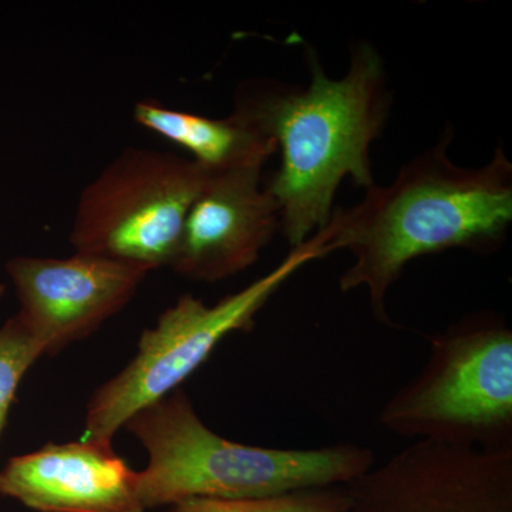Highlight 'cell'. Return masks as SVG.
Returning <instances> with one entry per match:
<instances>
[{
	"label": "cell",
	"instance_id": "cell-8",
	"mask_svg": "<svg viewBox=\"0 0 512 512\" xmlns=\"http://www.w3.org/2000/svg\"><path fill=\"white\" fill-rule=\"evenodd\" d=\"M19 318L45 355L86 339L136 295L150 272L106 256H15L6 264Z\"/></svg>",
	"mask_w": 512,
	"mask_h": 512
},
{
	"label": "cell",
	"instance_id": "cell-1",
	"mask_svg": "<svg viewBox=\"0 0 512 512\" xmlns=\"http://www.w3.org/2000/svg\"><path fill=\"white\" fill-rule=\"evenodd\" d=\"M453 128L400 168L389 185H373L349 208H335L325 228L330 254L349 251L342 292L365 289L373 316L394 326L387 295L404 269L421 256L450 249L491 255L512 225V163L503 150L481 167H461L448 156Z\"/></svg>",
	"mask_w": 512,
	"mask_h": 512
},
{
	"label": "cell",
	"instance_id": "cell-2",
	"mask_svg": "<svg viewBox=\"0 0 512 512\" xmlns=\"http://www.w3.org/2000/svg\"><path fill=\"white\" fill-rule=\"evenodd\" d=\"M309 83L254 80L239 87L234 116L274 141L281 164L266 190L279 207V231L291 248L328 225L340 184L376 185L370 150L392 111L386 63L372 43L352 50L348 73L332 79L309 53Z\"/></svg>",
	"mask_w": 512,
	"mask_h": 512
},
{
	"label": "cell",
	"instance_id": "cell-12",
	"mask_svg": "<svg viewBox=\"0 0 512 512\" xmlns=\"http://www.w3.org/2000/svg\"><path fill=\"white\" fill-rule=\"evenodd\" d=\"M348 504V488L343 485L242 500L191 498L168 505L164 512H342Z\"/></svg>",
	"mask_w": 512,
	"mask_h": 512
},
{
	"label": "cell",
	"instance_id": "cell-5",
	"mask_svg": "<svg viewBox=\"0 0 512 512\" xmlns=\"http://www.w3.org/2000/svg\"><path fill=\"white\" fill-rule=\"evenodd\" d=\"M329 255L325 234L319 231L291 248L268 274L212 305L180 296L153 328L144 330L131 362L93 394L86 437L111 443L131 416L177 390L228 335L254 328L258 313L296 272Z\"/></svg>",
	"mask_w": 512,
	"mask_h": 512
},
{
	"label": "cell",
	"instance_id": "cell-13",
	"mask_svg": "<svg viewBox=\"0 0 512 512\" xmlns=\"http://www.w3.org/2000/svg\"><path fill=\"white\" fill-rule=\"evenodd\" d=\"M42 356V346L19 315L12 316L0 328V437L23 376Z\"/></svg>",
	"mask_w": 512,
	"mask_h": 512
},
{
	"label": "cell",
	"instance_id": "cell-6",
	"mask_svg": "<svg viewBox=\"0 0 512 512\" xmlns=\"http://www.w3.org/2000/svg\"><path fill=\"white\" fill-rule=\"evenodd\" d=\"M210 174L170 151L126 148L84 187L70 244L148 272L171 268L185 218Z\"/></svg>",
	"mask_w": 512,
	"mask_h": 512
},
{
	"label": "cell",
	"instance_id": "cell-10",
	"mask_svg": "<svg viewBox=\"0 0 512 512\" xmlns=\"http://www.w3.org/2000/svg\"><path fill=\"white\" fill-rule=\"evenodd\" d=\"M0 495L37 512H144L138 471L113 444L84 437L10 458Z\"/></svg>",
	"mask_w": 512,
	"mask_h": 512
},
{
	"label": "cell",
	"instance_id": "cell-9",
	"mask_svg": "<svg viewBox=\"0 0 512 512\" xmlns=\"http://www.w3.org/2000/svg\"><path fill=\"white\" fill-rule=\"evenodd\" d=\"M264 165L211 173L185 218L171 269L190 281H225L247 271L279 231V207Z\"/></svg>",
	"mask_w": 512,
	"mask_h": 512
},
{
	"label": "cell",
	"instance_id": "cell-7",
	"mask_svg": "<svg viewBox=\"0 0 512 512\" xmlns=\"http://www.w3.org/2000/svg\"><path fill=\"white\" fill-rule=\"evenodd\" d=\"M346 488L342 512H512V450L414 441Z\"/></svg>",
	"mask_w": 512,
	"mask_h": 512
},
{
	"label": "cell",
	"instance_id": "cell-14",
	"mask_svg": "<svg viewBox=\"0 0 512 512\" xmlns=\"http://www.w3.org/2000/svg\"><path fill=\"white\" fill-rule=\"evenodd\" d=\"M5 292H6V286L2 284V282H0V299L3 298V295H5Z\"/></svg>",
	"mask_w": 512,
	"mask_h": 512
},
{
	"label": "cell",
	"instance_id": "cell-11",
	"mask_svg": "<svg viewBox=\"0 0 512 512\" xmlns=\"http://www.w3.org/2000/svg\"><path fill=\"white\" fill-rule=\"evenodd\" d=\"M133 114L138 126L183 148L208 173L265 165L276 153L274 141L232 113L225 119H211L143 100L134 106Z\"/></svg>",
	"mask_w": 512,
	"mask_h": 512
},
{
	"label": "cell",
	"instance_id": "cell-4",
	"mask_svg": "<svg viewBox=\"0 0 512 512\" xmlns=\"http://www.w3.org/2000/svg\"><path fill=\"white\" fill-rule=\"evenodd\" d=\"M379 421L414 441L512 450V330L504 316L473 313L431 336L426 365L384 403Z\"/></svg>",
	"mask_w": 512,
	"mask_h": 512
},
{
	"label": "cell",
	"instance_id": "cell-3",
	"mask_svg": "<svg viewBox=\"0 0 512 512\" xmlns=\"http://www.w3.org/2000/svg\"><path fill=\"white\" fill-rule=\"evenodd\" d=\"M123 429L147 451V466L138 471L146 511L191 498L242 500L343 487L376 464L375 453L359 444L271 448L225 439L181 389L148 404Z\"/></svg>",
	"mask_w": 512,
	"mask_h": 512
}]
</instances>
